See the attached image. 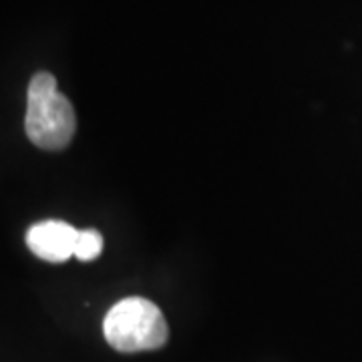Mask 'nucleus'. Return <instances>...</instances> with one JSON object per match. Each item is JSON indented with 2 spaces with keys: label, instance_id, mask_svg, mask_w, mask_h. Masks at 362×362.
<instances>
[{
  "label": "nucleus",
  "instance_id": "obj_3",
  "mask_svg": "<svg viewBox=\"0 0 362 362\" xmlns=\"http://www.w3.org/2000/svg\"><path fill=\"white\" fill-rule=\"evenodd\" d=\"M78 230L61 220H45L35 223L26 232V246L45 262L63 264L75 256Z\"/></svg>",
  "mask_w": 362,
  "mask_h": 362
},
{
  "label": "nucleus",
  "instance_id": "obj_4",
  "mask_svg": "<svg viewBox=\"0 0 362 362\" xmlns=\"http://www.w3.org/2000/svg\"><path fill=\"white\" fill-rule=\"evenodd\" d=\"M103 252V235L97 230H83L78 232L77 246H75V256L81 262H90L99 258Z\"/></svg>",
  "mask_w": 362,
  "mask_h": 362
},
{
  "label": "nucleus",
  "instance_id": "obj_1",
  "mask_svg": "<svg viewBox=\"0 0 362 362\" xmlns=\"http://www.w3.org/2000/svg\"><path fill=\"white\" fill-rule=\"evenodd\" d=\"M25 129L28 139L45 151H61L77 131L71 101L57 87V78L40 71L28 83Z\"/></svg>",
  "mask_w": 362,
  "mask_h": 362
},
{
  "label": "nucleus",
  "instance_id": "obj_2",
  "mask_svg": "<svg viewBox=\"0 0 362 362\" xmlns=\"http://www.w3.org/2000/svg\"><path fill=\"white\" fill-rule=\"evenodd\" d=\"M103 334L119 352H143L165 346L169 328L165 316L151 300L131 296L123 298L107 312Z\"/></svg>",
  "mask_w": 362,
  "mask_h": 362
}]
</instances>
